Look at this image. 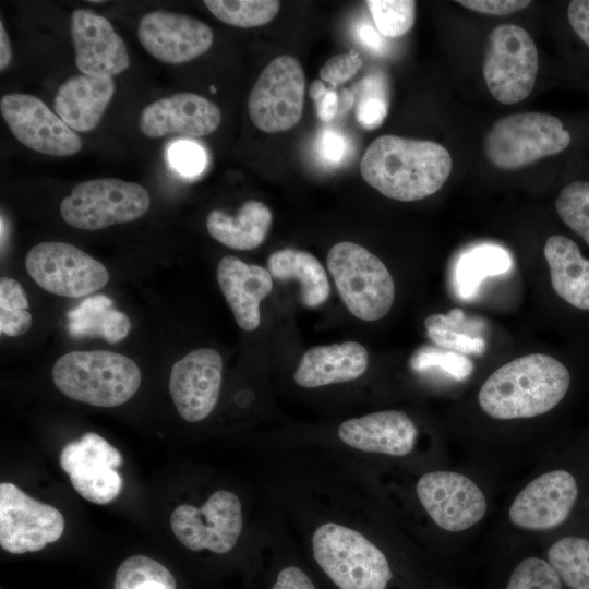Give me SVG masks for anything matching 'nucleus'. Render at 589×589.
<instances>
[{
	"label": "nucleus",
	"mask_w": 589,
	"mask_h": 589,
	"mask_svg": "<svg viewBox=\"0 0 589 589\" xmlns=\"http://www.w3.org/2000/svg\"><path fill=\"white\" fill-rule=\"evenodd\" d=\"M452 166L450 154L442 144L386 134L368 146L360 172L383 195L412 202L437 192L448 179Z\"/></svg>",
	"instance_id": "f257e3e1"
},
{
	"label": "nucleus",
	"mask_w": 589,
	"mask_h": 589,
	"mask_svg": "<svg viewBox=\"0 0 589 589\" xmlns=\"http://www.w3.org/2000/svg\"><path fill=\"white\" fill-rule=\"evenodd\" d=\"M569 384L562 362L543 353L526 354L494 371L480 387L478 402L494 419L534 418L556 407Z\"/></svg>",
	"instance_id": "f03ea898"
},
{
	"label": "nucleus",
	"mask_w": 589,
	"mask_h": 589,
	"mask_svg": "<svg viewBox=\"0 0 589 589\" xmlns=\"http://www.w3.org/2000/svg\"><path fill=\"white\" fill-rule=\"evenodd\" d=\"M52 380L73 400L111 408L134 396L141 384V371L132 359L121 353L71 351L56 361Z\"/></svg>",
	"instance_id": "7ed1b4c3"
},
{
	"label": "nucleus",
	"mask_w": 589,
	"mask_h": 589,
	"mask_svg": "<svg viewBox=\"0 0 589 589\" xmlns=\"http://www.w3.org/2000/svg\"><path fill=\"white\" fill-rule=\"evenodd\" d=\"M312 546L316 563L339 589H385L393 577L383 552L348 527L321 525Z\"/></svg>",
	"instance_id": "20e7f679"
},
{
	"label": "nucleus",
	"mask_w": 589,
	"mask_h": 589,
	"mask_svg": "<svg viewBox=\"0 0 589 589\" xmlns=\"http://www.w3.org/2000/svg\"><path fill=\"white\" fill-rule=\"evenodd\" d=\"M327 267L340 298L356 317L377 321L395 300V284L385 264L365 248L350 241L334 244Z\"/></svg>",
	"instance_id": "39448f33"
},
{
	"label": "nucleus",
	"mask_w": 589,
	"mask_h": 589,
	"mask_svg": "<svg viewBox=\"0 0 589 589\" xmlns=\"http://www.w3.org/2000/svg\"><path fill=\"white\" fill-rule=\"evenodd\" d=\"M570 142L562 121L548 113L519 112L498 119L485 136L488 160L504 170L518 169L564 151Z\"/></svg>",
	"instance_id": "423d86ee"
},
{
	"label": "nucleus",
	"mask_w": 589,
	"mask_h": 589,
	"mask_svg": "<svg viewBox=\"0 0 589 589\" xmlns=\"http://www.w3.org/2000/svg\"><path fill=\"white\" fill-rule=\"evenodd\" d=\"M144 187L117 178H100L76 184L63 197L60 214L70 226L99 230L142 217L149 207Z\"/></svg>",
	"instance_id": "0eeeda50"
},
{
	"label": "nucleus",
	"mask_w": 589,
	"mask_h": 589,
	"mask_svg": "<svg viewBox=\"0 0 589 589\" xmlns=\"http://www.w3.org/2000/svg\"><path fill=\"white\" fill-rule=\"evenodd\" d=\"M483 77L492 96L512 105L527 98L539 70L537 46L529 33L516 24H501L489 38Z\"/></svg>",
	"instance_id": "6e6552de"
},
{
	"label": "nucleus",
	"mask_w": 589,
	"mask_h": 589,
	"mask_svg": "<svg viewBox=\"0 0 589 589\" xmlns=\"http://www.w3.org/2000/svg\"><path fill=\"white\" fill-rule=\"evenodd\" d=\"M305 79L302 65L292 56L274 58L261 72L248 99L253 124L276 133L293 128L301 119Z\"/></svg>",
	"instance_id": "1a4fd4ad"
},
{
	"label": "nucleus",
	"mask_w": 589,
	"mask_h": 589,
	"mask_svg": "<svg viewBox=\"0 0 589 589\" xmlns=\"http://www.w3.org/2000/svg\"><path fill=\"white\" fill-rule=\"evenodd\" d=\"M25 267L39 287L69 298L96 292L109 280L108 271L100 262L83 250L60 241L34 245L25 256Z\"/></svg>",
	"instance_id": "9d476101"
},
{
	"label": "nucleus",
	"mask_w": 589,
	"mask_h": 589,
	"mask_svg": "<svg viewBox=\"0 0 589 589\" xmlns=\"http://www.w3.org/2000/svg\"><path fill=\"white\" fill-rule=\"evenodd\" d=\"M170 526L187 549L224 554L233 549L241 533V503L232 492L218 490L200 508L178 506L170 516Z\"/></svg>",
	"instance_id": "9b49d317"
},
{
	"label": "nucleus",
	"mask_w": 589,
	"mask_h": 589,
	"mask_svg": "<svg viewBox=\"0 0 589 589\" xmlns=\"http://www.w3.org/2000/svg\"><path fill=\"white\" fill-rule=\"evenodd\" d=\"M64 530L62 514L25 494L15 484H0V545L12 554L36 552L56 542Z\"/></svg>",
	"instance_id": "f8f14e48"
},
{
	"label": "nucleus",
	"mask_w": 589,
	"mask_h": 589,
	"mask_svg": "<svg viewBox=\"0 0 589 589\" xmlns=\"http://www.w3.org/2000/svg\"><path fill=\"white\" fill-rule=\"evenodd\" d=\"M0 111L11 133L23 145L41 154L71 156L82 149V139L39 98L5 94Z\"/></svg>",
	"instance_id": "ddd939ff"
},
{
	"label": "nucleus",
	"mask_w": 589,
	"mask_h": 589,
	"mask_svg": "<svg viewBox=\"0 0 589 589\" xmlns=\"http://www.w3.org/2000/svg\"><path fill=\"white\" fill-rule=\"evenodd\" d=\"M59 462L74 490L92 503L107 504L121 491L122 479L116 468L122 464V456L94 432L68 443L60 453Z\"/></svg>",
	"instance_id": "4468645a"
},
{
	"label": "nucleus",
	"mask_w": 589,
	"mask_h": 589,
	"mask_svg": "<svg viewBox=\"0 0 589 589\" xmlns=\"http://www.w3.org/2000/svg\"><path fill=\"white\" fill-rule=\"evenodd\" d=\"M416 491L431 519L449 532L467 530L486 514L488 504L481 489L458 472H426L418 480Z\"/></svg>",
	"instance_id": "2eb2a0df"
},
{
	"label": "nucleus",
	"mask_w": 589,
	"mask_h": 589,
	"mask_svg": "<svg viewBox=\"0 0 589 589\" xmlns=\"http://www.w3.org/2000/svg\"><path fill=\"white\" fill-rule=\"evenodd\" d=\"M137 37L151 56L170 64L184 63L200 57L211 48L214 39L206 23L164 10L143 15L137 26Z\"/></svg>",
	"instance_id": "dca6fc26"
},
{
	"label": "nucleus",
	"mask_w": 589,
	"mask_h": 589,
	"mask_svg": "<svg viewBox=\"0 0 589 589\" xmlns=\"http://www.w3.org/2000/svg\"><path fill=\"white\" fill-rule=\"evenodd\" d=\"M578 496L577 482L566 470L548 471L529 482L513 500L508 518L526 530H550L569 516Z\"/></svg>",
	"instance_id": "f3484780"
},
{
	"label": "nucleus",
	"mask_w": 589,
	"mask_h": 589,
	"mask_svg": "<svg viewBox=\"0 0 589 589\" xmlns=\"http://www.w3.org/2000/svg\"><path fill=\"white\" fill-rule=\"evenodd\" d=\"M221 376V357L209 348L193 350L172 365L169 392L184 420L197 422L213 411L219 397Z\"/></svg>",
	"instance_id": "a211bd4d"
},
{
	"label": "nucleus",
	"mask_w": 589,
	"mask_h": 589,
	"mask_svg": "<svg viewBox=\"0 0 589 589\" xmlns=\"http://www.w3.org/2000/svg\"><path fill=\"white\" fill-rule=\"evenodd\" d=\"M71 36L82 74L112 77L129 68L125 44L105 16L89 9L73 11Z\"/></svg>",
	"instance_id": "6ab92c4d"
},
{
	"label": "nucleus",
	"mask_w": 589,
	"mask_h": 589,
	"mask_svg": "<svg viewBox=\"0 0 589 589\" xmlns=\"http://www.w3.org/2000/svg\"><path fill=\"white\" fill-rule=\"evenodd\" d=\"M220 121L221 112L216 104L201 95L181 92L147 105L139 124L145 136L157 139L175 133L208 135Z\"/></svg>",
	"instance_id": "aec40b11"
},
{
	"label": "nucleus",
	"mask_w": 589,
	"mask_h": 589,
	"mask_svg": "<svg viewBox=\"0 0 589 589\" xmlns=\"http://www.w3.org/2000/svg\"><path fill=\"white\" fill-rule=\"evenodd\" d=\"M417 428L402 411L385 410L348 419L338 429L348 446L390 456L408 455L414 447Z\"/></svg>",
	"instance_id": "412c9836"
},
{
	"label": "nucleus",
	"mask_w": 589,
	"mask_h": 589,
	"mask_svg": "<svg viewBox=\"0 0 589 589\" xmlns=\"http://www.w3.org/2000/svg\"><path fill=\"white\" fill-rule=\"evenodd\" d=\"M216 277L239 327L245 332L256 329L261 322L260 304L273 288L269 272L227 255L219 261Z\"/></svg>",
	"instance_id": "4be33fe9"
},
{
	"label": "nucleus",
	"mask_w": 589,
	"mask_h": 589,
	"mask_svg": "<svg viewBox=\"0 0 589 589\" xmlns=\"http://www.w3.org/2000/svg\"><path fill=\"white\" fill-rule=\"evenodd\" d=\"M368 363L366 349L359 342L317 346L304 352L293 380L305 388L349 382L363 375Z\"/></svg>",
	"instance_id": "5701e85b"
},
{
	"label": "nucleus",
	"mask_w": 589,
	"mask_h": 589,
	"mask_svg": "<svg viewBox=\"0 0 589 589\" xmlns=\"http://www.w3.org/2000/svg\"><path fill=\"white\" fill-rule=\"evenodd\" d=\"M115 88L109 76L73 75L57 89L55 110L73 131L88 132L100 122Z\"/></svg>",
	"instance_id": "b1692460"
},
{
	"label": "nucleus",
	"mask_w": 589,
	"mask_h": 589,
	"mask_svg": "<svg viewBox=\"0 0 589 589\" xmlns=\"http://www.w3.org/2000/svg\"><path fill=\"white\" fill-rule=\"evenodd\" d=\"M543 252L556 294L577 309L589 310V260L577 244L554 235L545 241Z\"/></svg>",
	"instance_id": "393cba45"
},
{
	"label": "nucleus",
	"mask_w": 589,
	"mask_h": 589,
	"mask_svg": "<svg viewBox=\"0 0 589 589\" xmlns=\"http://www.w3.org/2000/svg\"><path fill=\"white\" fill-rule=\"evenodd\" d=\"M272 219L264 203L250 200L235 217L220 209L212 211L206 218V228L215 240L228 248L253 250L265 240Z\"/></svg>",
	"instance_id": "a878e982"
},
{
	"label": "nucleus",
	"mask_w": 589,
	"mask_h": 589,
	"mask_svg": "<svg viewBox=\"0 0 589 589\" xmlns=\"http://www.w3.org/2000/svg\"><path fill=\"white\" fill-rule=\"evenodd\" d=\"M267 271L280 281L298 280L300 300L304 306L316 308L329 296L326 272L310 252L290 248L275 251L267 259Z\"/></svg>",
	"instance_id": "bb28decb"
},
{
	"label": "nucleus",
	"mask_w": 589,
	"mask_h": 589,
	"mask_svg": "<svg viewBox=\"0 0 589 589\" xmlns=\"http://www.w3.org/2000/svg\"><path fill=\"white\" fill-rule=\"evenodd\" d=\"M428 337L440 348L465 356H480L486 349L483 337L485 323L478 317H468L461 309L447 314H432L424 320Z\"/></svg>",
	"instance_id": "cd10ccee"
},
{
	"label": "nucleus",
	"mask_w": 589,
	"mask_h": 589,
	"mask_svg": "<svg viewBox=\"0 0 589 589\" xmlns=\"http://www.w3.org/2000/svg\"><path fill=\"white\" fill-rule=\"evenodd\" d=\"M67 316L73 336H97L111 344L125 338L131 328L129 317L112 309V301L101 294L86 299Z\"/></svg>",
	"instance_id": "c85d7f7f"
},
{
	"label": "nucleus",
	"mask_w": 589,
	"mask_h": 589,
	"mask_svg": "<svg viewBox=\"0 0 589 589\" xmlns=\"http://www.w3.org/2000/svg\"><path fill=\"white\" fill-rule=\"evenodd\" d=\"M513 266L509 252L501 245L482 243L465 251L454 268V285L459 297L472 298L486 277L503 275Z\"/></svg>",
	"instance_id": "c756f323"
},
{
	"label": "nucleus",
	"mask_w": 589,
	"mask_h": 589,
	"mask_svg": "<svg viewBox=\"0 0 589 589\" xmlns=\"http://www.w3.org/2000/svg\"><path fill=\"white\" fill-rule=\"evenodd\" d=\"M549 563L569 589H589V540L565 537L548 550Z\"/></svg>",
	"instance_id": "7c9ffc66"
},
{
	"label": "nucleus",
	"mask_w": 589,
	"mask_h": 589,
	"mask_svg": "<svg viewBox=\"0 0 589 589\" xmlns=\"http://www.w3.org/2000/svg\"><path fill=\"white\" fill-rule=\"evenodd\" d=\"M204 4L219 21L243 28L267 24L280 8L275 0H205Z\"/></svg>",
	"instance_id": "2f4dec72"
},
{
	"label": "nucleus",
	"mask_w": 589,
	"mask_h": 589,
	"mask_svg": "<svg viewBox=\"0 0 589 589\" xmlns=\"http://www.w3.org/2000/svg\"><path fill=\"white\" fill-rule=\"evenodd\" d=\"M115 589H176V580L157 561L145 555H133L118 567Z\"/></svg>",
	"instance_id": "473e14b6"
},
{
	"label": "nucleus",
	"mask_w": 589,
	"mask_h": 589,
	"mask_svg": "<svg viewBox=\"0 0 589 589\" xmlns=\"http://www.w3.org/2000/svg\"><path fill=\"white\" fill-rule=\"evenodd\" d=\"M376 29L385 37L397 38L408 33L416 21V1L369 0L365 2Z\"/></svg>",
	"instance_id": "72a5a7b5"
},
{
	"label": "nucleus",
	"mask_w": 589,
	"mask_h": 589,
	"mask_svg": "<svg viewBox=\"0 0 589 589\" xmlns=\"http://www.w3.org/2000/svg\"><path fill=\"white\" fill-rule=\"evenodd\" d=\"M561 219L589 245V181H574L555 201Z\"/></svg>",
	"instance_id": "f704fd0d"
},
{
	"label": "nucleus",
	"mask_w": 589,
	"mask_h": 589,
	"mask_svg": "<svg viewBox=\"0 0 589 589\" xmlns=\"http://www.w3.org/2000/svg\"><path fill=\"white\" fill-rule=\"evenodd\" d=\"M410 365L416 371H424L437 368L448 376L462 381L473 371L472 361L468 356L431 347L421 348L410 361Z\"/></svg>",
	"instance_id": "c9c22d12"
},
{
	"label": "nucleus",
	"mask_w": 589,
	"mask_h": 589,
	"mask_svg": "<svg viewBox=\"0 0 589 589\" xmlns=\"http://www.w3.org/2000/svg\"><path fill=\"white\" fill-rule=\"evenodd\" d=\"M505 589H562V580L548 561L531 556L515 567Z\"/></svg>",
	"instance_id": "e433bc0d"
},
{
	"label": "nucleus",
	"mask_w": 589,
	"mask_h": 589,
	"mask_svg": "<svg viewBox=\"0 0 589 589\" xmlns=\"http://www.w3.org/2000/svg\"><path fill=\"white\" fill-rule=\"evenodd\" d=\"M362 59L359 52L351 49L349 52L330 57L320 70V77L323 82L336 88L346 83L359 71Z\"/></svg>",
	"instance_id": "4c0bfd02"
},
{
	"label": "nucleus",
	"mask_w": 589,
	"mask_h": 589,
	"mask_svg": "<svg viewBox=\"0 0 589 589\" xmlns=\"http://www.w3.org/2000/svg\"><path fill=\"white\" fill-rule=\"evenodd\" d=\"M169 159L172 167L184 176H195L206 165V155L203 147L190 141L175 143L169 148Z\"/></svg>",
	"instance_id": "58836bf2"
},
{
	"label": "nucleus",
	"mask_w": 589,
	"mask_h": 589,
	"mask_svg": "<svg viewBox=\"0 0 589 589\" xmlns=\"http://www.w3.org/2000/svg\"><path fill=\"white\" fill-rule=\"evenodd\" d=\"M315 148L321 161L329 166H337L348 155L349 141L339 130L324 128L317 135Z\"/></svg>",
	"instance_id": "ea45409f"
},
{
	"label": "nucleus",
	"mask_w": 589,
	"mask_h": 589,
	"mask_svg": "<svg viewBox=\"0 0 589 589\" xmlns=\"http://www.w3.org/2000/svg\"><path fill=\"white\" fill-rule=\"evenodd\" d=\"M309 96L313 99L317 116L323 122H329L337 116L338 95L334 89L327 88L322 80L312 82Z\"/></svg>",
	"instance_id": "a19ab883"
},
{
	"label": "nucleus",
	"mask_w": 589,
	"mask_h": 589,
	"mask_svg": "<svg viewBox=\"0 0 589 589\" xmlns=\"http://www.w3.org/2000/svg\"><path fill=\"white\" fill-rule=\"evenodd\" d=\"M460 5L482 14L507 15L527 8L529 0H459Z\"/></svg>",
	"instance_id": "79ce46f5"
},
{
	"label": "nucleus",
	"mask_w": 589,
	"mask_h": 589,
	"mask_svg": "<svg viewBox=\"0 0 589 589\" xmlns=\"http://www.w3.org/2000/svg\"><path fill=\"white\" fill-rule=\"evenodd\" d=\"M386 113V101L370 96L359 103L356 111L358 122L365 129L377 128L383 122Z\"/></svg>",
	"instance_id": "37998d69"
},
{
	"label": "nucleus",
	"mask_w": 589,
	"mask_h": 589,
	"mask_svg": "<svg viewBox=\"0 0 589 589\" xmlns=\"http://www.w3.org/2000/svg\"><path fill=\"white\" fill-rule=\"evenodd\" d=\"M0 310H28V300L23 287L7 276L0 279Z\"/></svg>",
	"instance_id": "c03bdc74"
},
{
	"label": "nucleus",
	"mask_w": 589,
	"mask_h": 589,
	"mask_svg": "<svg viewBox=\"0 0 589 589\" xmlns=\"http://www.w3.org/2000/svg\"><path fill=\"white\" fill-rule=\"evenodd\" d=\"M32 324V315L28 310L7 311L0 310L1 334L17 337L25 334Z\"/></svg>",
	"instance_id": "a18cd8bd"
},
{
	"label": "nucleus",
	"mask_w": 589,
	"mask_h": 589,
	"mask_svg": "<svg viewBox=\"0 0 589 589\" xmlns=\"http://www.w3.org/2000/svg\"><path fill=\"white\" fill-rule=\"evenodd\" d=\"M567 17L575 33L589 47V0L570 1Z\"/></svg>",
	"instance_id": "49530a36"
},
{
	"label": "nucleus",
	"mask_w": 589,
	"mask_h": 589,
	"mask_svg": "<svg viewBox=\"0 0 589 589\" xmlns=\"http://www.w3.org/2000/svg\"><path fill=\"white\" fill-rule=\"evenodd\" d=\"M272 589H316L311 579L296 566L280 570Z\"/></svg>",
	"instance_id": "de8ad7c7"
},
{
	"label": "nucleus",
	"mask_w": 589,
	"mask_h": 589,
	"mask_svg": "<svg viewBox=\"0 0 589 589\" xmlns=\"http://www.w3.org/2000/svg\"><path fill=\"white\" fill-rule=\"evenodd\" d=\"M357 35L364 46L377 52L383 51L384 40L378 31H375L372 26L368 24L359 25L357 28Z\"/></svg>",
	"instance_id": "09e8293b"
},
{
	"label": "nucleus",
	"mask_w": 589,
	"mask_h": 589,
	"mask_svg": "<svg viewBox=\"0 0 589 589\" xmlns=\"http://www.w3.org/2000/svg\"><path fill=\"white\" fill-rule=\"evenodd\" d=\"M12 59V48L9 35L3 26V22H0V69L4 70Z\"/></svg>",
	"instance_id": "8fccbe9b"
}]
</instances>
